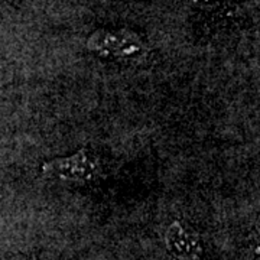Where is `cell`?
I'll return each instance as SVG.
<instances>
[{
  "mask_svg": "<svg viewBox=\"0 0 260 260\" xmlns=\"http://www.w3.org/2000/svg\"><path fill=\"white\" fill-rule=\"evenodd\" d=\"M41 172L44 175L73 184H91L103 177L104 168L102 159L93 150L83 148L70 156L51 159L42 164Z\"/></svg>",
  "mask_w": 260,
  "mask_h": 260,
  "instance_id": "cell-1",
  "label": "cell"
},
{
  "mask_svg": "<svg viewBox=\"0 0 260 260\" xmlns=\"http://www.w3.org/2000/svg\"><path fill=\"white\" fill-rule=\"evenodd\" d=\"M87 49L106 58L127 59L143 54L145 44L135 32L126 29H100L87 39Z\"/></svg>",
  "mask_w": 260,
  "mask_h": 260,
  "instance_id": "cell-2",
  "label": "cell"
},
{
  "mask_svg": "<svg viewBox=\"0 0 260 260\" xmlns=\"http://www.w3.org/2000/svg\"><path fill=\"white\" fill-rule=\"evenodd\" d=\"M165 244L171 256L177 260L203 259V242L200 234L189 224L184 221H174L165 233Z\"/></svg>",
  "mask_w": 260,
  "mask_h": 260,
  "instance_id": "cell-3",
  "label": "cell"
},
{
  "mask_svg": "<svg viewBox=\"0 0 260 260\" xmlns=\"http://www.w3.org/2000/svg\"><path fill=\"white\" fill-rule=\"evenodd\" d=\"M192 2V5L197 6V8H200V9H214V8H217L223 0H191Z\"/></svg>",
  "mask_w": 260,
  "mask_h": 260,
  "instance_id": "cell-4",
  "label": "cell"
}]
</instances>
